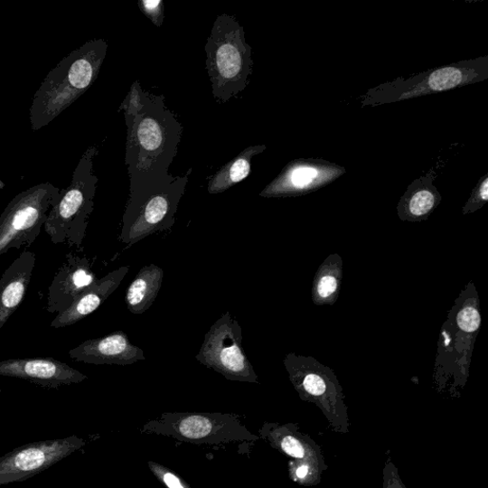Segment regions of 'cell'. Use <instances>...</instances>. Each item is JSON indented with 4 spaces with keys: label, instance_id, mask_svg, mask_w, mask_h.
Listing matches in <instances>:
<instances>
[{
    "label": "cell",
    "instance_id": "6da1fadb",
    "mask_svg": "<svg viewBox=\"0 0 488 488\" xmlns=\"http://www.w3.org/2000/svg\"><path fill=\"white\" fill-rule=\"evenodd\" d=\"M126 121V164L130 182L168 175L179 152L183 127L166 108L164 96L144 91L142 109Z\"/></svg>",
    "mask_w": 488,
    "mask_h": 488
},
{
    "label": "cell",
    "instance_id": "7a4b0ae2",
    "mask_svg": "<svg viewBox=\"0 0 488 488\" xmlns=\"http://www.w3.org/2000/svg\"><path fill=\"white\" fill-rule=\"evenodd\" d=\"M103 39L91 40L65 57L34 94L29 117L33 131L50 125L95 83L108 55Z\"/></svg>",
    "mask_w": 488,
    "mask_h": 488
},
{
    "label": "cell",
    "instance_id": "3957f363",
    "mask_svg": "<svg viewBox=\"0 0 488 488\" xmlns=\"http://www.w3.org/2000/svg\"><path fill=\"white\" fill-rule=\"evenodd\" d=\"M191 169L183 176L172 174L161 178L130 182L118 239L127 248L155 234L172 230L189 182Z\"/></svg>",
    "mask_w": 488,
    "mask_h": 488
},
{
    "label": "cell",
    "instance_id": "277c9868",
    "mask_svg": "<svg viewBox=\"0 0 488 488\" xmlns=\"http://www.w3.org/2000/svg\"><path fill=\"white\" fill-rule=\"evenodd\" d=\"M206 69L215 99L229 102L247 89L254 62L246 33L234 15L221 14L205 45Z\"/></svg>",
    "mask_w": 488,
    "mask_h": 488
},
{
    "label": "cell",
    "instance_id": "5b68a950",
    "mask_svg": "<svg viewBox=\"0 0 488 488\" xmlns=\"http://www.w3.org/2000/svg\"><path fill=\"white\" fill-rule=\"evenodd\" d=\"M98 148L91 146L82 155L71 183L61 191L58 202L52 207L44 230L54 244H68L81 249L94 211L99 179L94 172Z\"/></svg>",
    "mask_w": 488,
    "mask_h": 488
},
{
    "label": "cell",
    "instance_id": "8992f818",
    "mask_svg": "<svg viewBox=\"0 0 488 488\" xmlns=\"http://www.w3.org/2000/svg\"><path fill=\"white\" fill-rule=\"evenodd\" d=\"M488 79V56L463 61L380 84L360 97L361 108L437 94Z\"/></svg>",
    "mask_w": 488,
    "mask_h": 488
},
{
    "label": "cell",
    "instance_id": "52a82bcc",
    "mask_svg": "<svg viewBox=\"0 0 488 488\" xmlns=\"http://www.w3.org/2000/svg\"><path fill=\"white\" fill-rule=\"evenodd\" d=\"M61 191L50 183H40L23 191L8 203L0 215V256L32 246L52 207L58 202Z\"/></svg>",
    "mask_w": 488,
    "mask_h": 488
},
{
    "label": "cell",
    "instance_id": "ba28073f",
    "mask_svg": "<svg viewBox=\"0 0 488 488\" xmlns=\"http://www.w3.org/2000/svg\"><path fill=\"white\" fill-rule=\"evenodd\" d=\"M196 360L226 379L258 380L253 365L243 352L240 324L230 312L224 313L209 329Z\"/></svg>",
    "mask_w": 488,
    "mask_h": 488
},
{
    "label": "cell",
    "instance_id": "9c48e42d",
    "mask_svg": "<svg viewBox=\"0 0 488 488\" xmlns=\"http://www.w3.org/2000/svg\"><path fill=\"white\" fill-rule=\"evenodd\" d=\"M345 173L344 167L324 160H294L260 192L259 196L282 198L306 194L333 183Z\"/></svg>",
    "mask_w": 488,
    "mask_h": 488
},
{
    "label": "cell",
    "instance_id": "30bf717a",
    "mask_svg": "<svg viewBox=\"0 0 488 488\" xmlns=\"http://www.w3.org/2000/svg\"><path fill=\"white\" fill-rule=\"evenodd\" d=\"M81 441L75 437L34 443L14 449L0 459V485L24 481L41 474L73 452Z\"/></svg>",
    "mask_w": 488,
    "mask_h": 488
},
{
    "label": "cell",
    "instance_id": "8fae6325",
    "mask_svg": "<svg viewBox=\"0 0 488 488\" xmlns=\"http://www.w3.org/2000/svg\"><path fill=\"white\" fill-rule=\"evenodd\" d=\"M98 280L86 256L69 253L48 287L46 311L60 314Z\"/></svg>",
    "mask_w": 488,
    "mask_h": 488
},
{
    "label": "cell",
    "instance_id": "7c38bea8",
    "mask_svg": "<svg viewBox=\"0 0 488 488\" xmlns=\"http://www.w3.org/2000/svg\"><path fill=\"white\" fill-rule=\"evenodd\" d=\"M0 376L28 380L45 389L80 383L87 376L53 358L10 359L0 361Z\"/></svg>",
    "mask_w": 488,
    "mask_h": 488
},
{
    "label": "cell",
    "instance_id": "4fadbf2b",
    "mask_svg": "<svg viewBox=\"0 0 488 488\" xmlns=\"http://www.w3.org/2000/svg\"><path fill=\"white\" fill-rule=\"evenodd\" d=\"M69 357L79 362L96 365H130L145 360L142 348L132 344L124 331L85 341L70 351Z\"/></svg>",
    "mask_w": 488,
    "mask_h": 488
},
{
    "label": "cell",
    "instance_id": "5bb4252c",
    "mask_svg": "<svg viewBox=\"0 0 488 488\" xmlns=\"http://www.w3.org/2000/svg\"><path fill=\"white\" fill-rule=\"evenodd\" d=\"M129 270V267H121L98 278L96 283L79 296L71 306L58 314L54 321L51 323V327L62 328L73 325L89 316L118 288Z\"/></svg>",
    "mask_w": 488,
    "mask_h": 488
},
{
    "label": "cell",
    "instance_id": "9a60e30c",
    "mask_svg": "<svg viewBox=\"0 0 488 488\" xmlns=\"http://www.w3.org/2000/svg\"><path fill=\"white\" fill-rule=\"evenodd\" d=\"M34 267L36 255L25 250L0 277V330L24 301Z\"/></svg>",
    "mask_w": 488,
    "mask_h": 488
},
{
    "label": "cell",
    "instance_id": "2e32d148",
    "mask_svg": "<svg viewBox=\"0 0 488 488\" xmlns=\"http://www.w3.org/2000/svg\"><path fill=\"white\" fill-rule=\"evenodd\" d=\"M164 278V269L155 264L138 271L126 296L127 307L132 314L141 315L152 306L158 297Z\"/></svg>",
    "mask_w": 488,
    "mask_h": 488
},
{
    "label": "cell",
    "instance_id": "e0dca14e",
    "mask_svg": "<svg viewBox=\"0 0 488 488\" xmlns=\"http://www.w3.org/2000/svg\"><path fill=\"white\" fill-rule=\"evenodd\" d=\"M267 145H252L240 152L235 159L222 166L208 183V193L221 194L246 180L251 172L252 159L264 153Z\"/></svg>",
    "mask_w": 488,
    "mask_h": 488
},
{
    "label": "cell",
    "instance_id": "ac0fdd59",
    "mask_svg": "<svg viewBox=\"0 0 488 488\" xmlns=\"http://www.w3.org/2000/svg\"><path fill=\"white\" fill-rule=\"evenodd\" d=\"M436 178H437L436 173L430 169L427 175L417 179L409 185L402 202L412 217L427 216L437 205L440 194L433 184Z\"/></svg>",
    "mask_w": 488,
    "mask_h": 488
},
{
    "label": "cell",
    "instance_id": "d6986e66",
    "mask_svg": "<svg viewBox=\"0 0 488 488\" xmlns=\"http://www.w3.org/2000/svg\"><path fill=\"white\" fill-rule=\"evenodd\" d=\"M180 432L189 439H202L213 429L212 422L200 415H191L181 422Z\"/></svg>",
    "mask_w": 488,
    "mask_h": 488
},
{
    "label": "cell",
    "instance_id": "ffe728a7",
    "mask_svg": "<svg viewBox=\"0 0 488 488\" xmlns=\"http://www.w3.org/2000/svg\"><path fill=\"white\" fill-rule=\"evenodd\" d=\"M144 91L141 83L137 80L132 84L130 92L118 108L119 111H125L126 118L135 117L142 109Z\"/></svg>",
    "mask_w": 488,
    "mask_h": 488
},
{
    "label": "cell",
    "instance_id": "44dd1931",
    "mask_svg": "<svg viewBox=\"0 0 488 488\" xmlns=\"http://www.w3.org/2000/svg\"><path fill=\"white\" fill-rule=\"evenodd\" d=\"M138 7L156 27L164 24V4L161 0H139Z\"/></svg>",
    "mask_w": 488,
    "mask_h": 488
},
{
    "label": "cell",
    "instance_id": "7402d4cb",
    "mask_svg": "<svg viewBox=\"0 0 488 488\" xmlns=\"http://www.w3.org/2000/svg\"><path fill=\"white\" fill-rule=\"evenodd\" d=\"M457 324L465 333H474L481 324L480 313L474 307H466L458 314Z\"/></svg>",
    "mask_w": 488,
    "mask_h": 488
},
{
    "label": "cell",
    "instance_id": "603a6c76",
    "mask_svg": "<svg viewBox=\"0 0 488 488\" xmlns=\"http://www.w3.org/2000/svg\"><path fill=\"white\" fill-rule=\"evenodd\" d=\"M488 201V174L479 181L468 205H482Z\"/></svg>",
    "mask_w": 488,
    "mask_h": 488
},
{
    "label": "cell",
    "instance_id": "cb8c5ba5",
    "mask_svg": "<svg viewBox=\"0 0 488 488\" xmlns=\"http://www.w3.org/2000/svg\"><path fill=\"white\" fill-rule=\"evenodd\" d=\"M304 387L308 393L314 396H321L326 390L324 380L315 374H310L305 378Z\"/></svg>",
    "mask_w": 488,
    "mask_h": 488
},
{
    "label": "cell",
    "instance_id": "d4e9b609",
    "mask_svg": "<svg viewBox=\"0 0 488 488\" xmlns=\"http://www.w3.org/2000/svg\"><path fill=\"white\" fill-rule=\"evenodd\" d=\"M284 451L291 457L303 459L305 457V448L298 440L293 437L285 438L282 443Z\"/></svg>",
    "mask_w": 488,
    "mask_h": 488
},
{
    "label": "cell",
    "instance_id": "484cf974",
    "mask_svg": "<svg viewBox=\"0 0 488 488\" xmlns=\"http://www.w3.org/2000/svg\"><path fill=\"white\" fill-rule=\"evenodd\" d=\"M337 289L336 278L333 276H325L322 278L318 292L323 298H327L328 296L333 295Z\"/></svg>",
    "mask_w": 488,
    "mask_h": 488
},
{
    "label": "cell",
    "instance_id": "4316f807",
    "mask_svg": "<svg viewBox=\"0 0 488 488\" xmlns=\"http://www.w3.org/2000/svg\"><path fill=\"white\" fill-rule=\"evenodd\" d=\"M163 479L169 488H185L181 480L173 474H164Z\"/></svg>",
    "mask_w": 488,
    "mask_h": 488
},
{
    "label": "cell",
    "instance_id": "83f0119b",
    "mask_svg": "<svg viewBox=\"0 0 488 488\" xmlns=\"http://www.w3.org/2000/svg\"><path fill=\"white\" fill-rule=\"evenodd\" d=\"M307 474H308V467L306 465H302L297 469V476L300 479L305 478Z\"/></svg>",
    "mask_w": 488,
    "mask_h": 488
}]
</instances>
